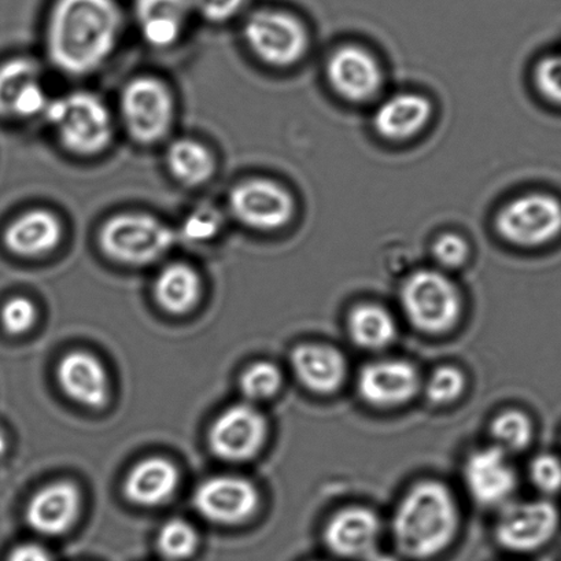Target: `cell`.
<instances>
[{"label":"cell","instance_id":"31","mask_svg":"<svg viewBox=\"0 0 561 561\" xmlns=\"http://www.w3.org/2000/svg\"><path fill=\"white\" fill-rule=\"evenodd\" d=\"M466 386V375L461 369L454 365H443L430 375L427 382L424 383V393L432 404L446 407L460 399Z\"/></svg>","mask_w":561,"mask_h":561},{"label":"cell","instance_id":"5","mask_svg":"<svg viewBox=\"0 0 561 561\" xmlns=\"http://www.w3.org/2000/svg\"><path fill=\"white\" fill-rule=\"evenodd\" d=\"M178 233L150 215L124 214L103 222L98 243L108 259L125 265H149L169 253Z\"/></svg>","mask_w":561,"mask_h":561},{"label":"cell","instance_id":"22","mask_svg":"<svg viewBox=\"0 0 561 561\" xmlns=\"http://www.w3.org/2000/svg\"><path fill=\"white\" fill-rule=\"evenodd\" d=\"M57 378L69 399L90 408H102L108 400V377L100 359L85 352L67 354L59 362Z\"/></svg>","mask_w":561,"mask_h":561},{"label":"cell","instance_id":"29","mask_svg":"<svg viewBox=\"0 0 561 561\" xmlns=\"http://www.w3.org/2000/svg\"><path fill=\"white\" fill-rule=\"evenodd\" d=\"M198 534L190 523L171 520L165 523L158 533V550L163 558L172 561H182L192 558L197 552Z\"/></svg>","mask_w":561,"mask_h":561},{"label":"cell","instance_id":"30","mask_svg":"<svg viewBox=\"0 0 561 561\" xmlns=\"http://www.w3.org/2000/svg\"><path fill=\"white\" fill-rule=\"evenodd\" d=\"M283 385L282 370L271 362H257L244 370L241 378V390L252 402L271 400L279 393Z\"/></svg>","mask_w":561,"mask_h":561},{"label":"cell","instance_id":"19","mask_svg":"<svg viewBox=\"0 0 561 561\" xmlns=\"http://www.w3.org/2000/svg\"><path fill=\"white\" fill-rule=\"evenodd\" d=\"M432 117L433 105L427 96L402 92L380 103L373 123L380 138L401 144L422 134Z\"/></svg>","mask_w":561,"mask_h":561},{"label":"cell","instance_id":"26","mask_svg":"<svg viewBox=\"0 0 561 561\" xmlns=\"http://www.w3.org/2000/svg\"><path fill=\"white\" fill-rule=\"evenodd\" d=\"M197 271L183 263L167 265L156 277L154 297L163 310L172 314L190 312L201 297Z\"/></svg>","mask_w":561,"mask_h":561},{"label":"cell","instance_id":"34","mask_svg":"<svg viewBox=\"0 0 561 561\" xmlns=\"http://www.w3.org/2000/svg\"><path fill=\"white\" fill-rule=\"evenodd\" d=\"M36 321V308L31 299L15 297L3 305L0 323L12 335L25 334Z\"/></svg>","mask_w":561,"mask_h":561},{"label":"cell","instance_id":"15","mask_svg":"<svg viewBox=\"0 0 561 561\" xmlns=\"http://www.w3.org/2000/svg\"><path fill=\"white\" fill-rule=\"evenodd\" d=\"M382 530V520L377 512L367 506H347L327 523L324 542L337 558L367 560L377 553Z\"/></svg>","mask_w":561,"mask_h":561},{"label":"cell","instance_id":"17","mask_svg":"<svg viewBox=\"0 0 561 561\" xmlns=\"http://www.w3.org/2000/svg\"><path fill=\"white\" fill-rule=\"evenodd\" d=\"M50 103L41 69L28 58H14L0 65V117L43 116Z\"/></svg>","mask_w":561,"mask_h":561},{"label":"cell","instance_id":"23","mask_svg":"<svg viewBox=\"0 0 561 561\" xmlns=\"http://www.w3.org/2000/svg\"><path fill=\"white\" fill-rule=\"evenodd\" d=\"M193 0H136L135 15L144 39L150 46L165 48L174 45L183 34Z\"/></svg>","mask_w":561,"mask_h":561},{"label":"cell","instance_id":"35","mask_svg":"<svg viewBox=\"0 0 561 561\" xmlns=\"http://www.w3.org/2000/svg\"><path fill=\"white\" fill-rule=\"evenodd\" d=\"M470 255V247L465 238L446 232L433 243V257L443 270H457L465 265Z\"/></svg>","mask_w":561,"mask_h":561},{"label":"cell","instance_id":"10","mask_svg":"<svg viewBox=\"0 0 561 561\" xmlns=\"http://www.w3.org/2000/svg\"><path fill=\"white\" fill-rule=\"evenodd\" d=\"M559 525V511L550 501L508 503L495 523V539L510 552H534L554 537Z\"/></svg>","mask_w":561,"mask_h":561},{"label":"cell","instance_id":"3","mask_svg":"<svg viewBox=\"0 0 561 561\" xmlns=\"http://www.w3.org/2000/svg\"><path fill=\"white\" fill-rule=\"evenodd\" d=\"M43 117L73 154L96 156L111 145L113 122L105 102L87 91L50 100Z\"/></svg>","mask_w":561,"mask_h":561},{"label":"cell","instance_id":"25","mask_svg":"<svg viewBox=\"0 0 561 561\" xmlns=\"http://www.w3.org/2000/svg\"><path fill=\"white\" fill-rule=\"evenodd\" d=\"M347 331L354 345L378 352L393 345L399 327L388 309L377 304H362L348 314Z\"/></svg>","mask_w":561,"mask_h":561},{"label":"cell","instance_id":"8","mask_svg":"<svg viewBox=\"0 0 561 561\" xmlns=\"http://www.w3.org/2000/svg\"><path fill=\"white\" fill-rule=\"evenodd\" d=\"M495 231L517 248L543 247L561 233V203L549 194L520 195L500 209Z\"/></svg>","mask_w":561,"mask_h":561},{"label":"cell","instance_id":"6","mask_svg":"<svg viewBox=\"0 0 561 561\" xmlns=\"http://www.w3.org/2000/svg\"><path fill=\"white\" fill-rule=\"evenodd\" d=\"M243 36L254 56L274 68L294 67L307 56L310 46L307 26L282 10H260L250 15Z\"/></svg>","mask_w":561,"mask_h":561},{"label":"cell","instance_id":"39","mask_svg":"<svg viewBox=\"0 0 561 561\" xmlns=\"http://www.w3.org/2000/svg\"><path fill=\"white\" fill-rule=\"evenodd\" d=\"M364 561H400V560L393 558V556H390V554L374 553L373 556H369V558L367 560H364Z\"/></svg>","mask_w":561,"mask_h":561},{"label":"cell","instance_id":"24","mask_svg":"<svg viewBox=\"0 0 561 561\" xmlns=\"http://www.w3.org/2000/svg\"><path fill=\"white\" fill-rule=\"evenodd\" d=\"M178 484V468L162 457H151L138 462L129 471L125 479L124 493L130 503L157 506L172 497Z\"/></svg>","mask_w":561,"mask_h":561},{"label":"cell","instance_id":"37","mask_svg":"<svg viewBox=\"0 0 561 561\" xmlns=\"http://www.w3.org/2000/svg\"><path fill=\"white\" fill-rule=\"evenodd\" d=\"M247 0H193L194 12L211 23H225L243 8Z\"/></svg>","mask_w":561,"mask_h":561},{"label":"cell","instance_id":"18","mask_svg":"<svg viewBox=\"0 0 561 561\" xmlns=\"http://www.w3.org/2000/svg\"><path fill=\"white\" fill-rule=\"evenodd\" d=\"M290 362L298 382L310 393L331 396L346 382V357L340 348L325 343H301L294 348Z\"/></svg>","mask_w":561,"mask_h":561},{"label":"cell","instance_id":"16","mask_svg":"<svg viewBox=\"0 0 561 561\" xmlns=\"http://www.w3.org/2000/svg\"><path fill=\"white\" fill-rule=\"evenodd\" d=\"M194 505L206 519L239 525L259 510L260 494L248 479L216 477L201 484L194 494Z\"/></svg>","mask_w":561,"mask_h":561},{"label":"cell","instance_id":"2","mask_svg":"<svg viewBox=\"0 0 561 561\" xmlns=\"http://www.w3.org/2000/svg\"><path fill=\"white\" fill-rule=\"evenodd\" d=\"M460 510L445 483L426 479L408 490L397 505L391 534L397 549L411 560H428L455 541Z\"/></svg>","mask_w":561,"mask_h":561},{"label":"cell","instance_id":"11","mask_svg":"<svg viewBox=\"0 0 561 561\" xmlns=\"http://www.w3.org/2000/svg\"><path fill=\"white\" fill-rule=\"evenodd\" d=\"M332 91L343 101L368 103L383 89L385 73L378 58L367 48L346 45L336 48L325 65Z\"/></svg>","mask_w":561,"mask_h":561},{"label":"cell","instance_id":"12","mask_svg":"<svg viewBox=\"0 0 561 561\" xmlns=\"http://www.w3.org/2000/svg\"><path fill=\"white\" fill-rule=\"evenodd\" d=\"M268 434L257 408L239 404L228 408L211 424L209 445L219 459L239 462L253 459L263 449Z\"/></svg>","mask_w":561,"mask_h":561},{"label":"cell","instance_id":"36","mask_svg":"<svg viewBox=\"0 0 561 561\" xmlns=\"http://www.w3.org/2000/svg\"><path fill=\"white\" fill-rule=\"evenodd\" d=\"M530 478L534 486L545 494H554L561 490V460L558 456L542 454L534 457L530 465Z\"/></svg>","mask_w":561,"mask_h":561},{"label":"cell","instance_id":"20","mask_svg":"<svg viewBox=\"0 0 561 561\" xmlns=\"http://www.w3.org/2000/svg\"><path fill=\"white\" fill-rule=\"evenodd\" d=\"M81 497L70 482H57L43 488L26 508V522L45 536H61L78 520Z\"/></svg>","mask_w":561,"mask_h":561},{"label":"cell","instance_id":"1","mask_svg":"<svg viewBox=\"0 0 561 561\" xmlns=\"http://www.w3.org/2000/svg\"><path fill=\"white\" fill-rule=\"evenodd\" d=\"M122 28L116 0H57L48 21V58L65 75L94 73L111 58Z\"/></svg>","mask_w":561,"mask_h":561},{"label":"cell","instance_id":"38","mask_svg":"<svg viewBox=\"0 0 561 561\" xmlns=\"http://www.w3.org/2000/svg\"><path fill=\"white\" fill-rule=\"evenodd\" d=\"M8 561H53L50 553L36 543H24L14 548Z\"/></svg>","mask_w":561,"mask_h":561},{"label":"cell","instance_id":"13","mask_svg":"<svg viewBox=\"0 0 561 561\" xmlns=\"http://www.w3.org/2000/svg\"><path fill=\"white\" fill-rule=\"evenodd\" d=\"M422 389L415 365L405 359H379L364 365L357 377V391L365 404L393 410L415 399Z\"/></svg>","mask_w":561,"mask_h":561},{"label":"cell","instance_id":"27","mask_svg":"<svg viewBox=\"0 0 561 561\" xmlns=\"http://www.w3.org/2000/svg\"><path fill=\"white\" fill-rule=\"evenodd\" d=\"M167 167L178 182L198 187L214 176L215 158L203 144L194 139H178L167 150Z\"/></svg>","mask_w":561,"mask_h":561},{"label":"cell","instance_id":"14","mask_svg":"<svg viewBox=\"0 0 561 561\" xmlns=\"http://www.w3.org/2000/svg\"><path fill=\"white\" fill-rule=\"evenodd\" d=\"M508 456L494 445L468 456L462 476L468 493L477 504L492 508L511 503L517 476Z\"/></svg>","mask_w":561,"mask_h":561},{"label":"cell","instance_id":"4","mask_svg":"<svg viewBox=\"0 0 561 561\" xmlns=\"http://www.w3.org/2000/svg\"><path fill=\"white\" fill-rule=\"evenodd\" d=\"M400 301L407 320L427 335L454 330L462 314L459 288L438 270L412 272L401 287Z\"/></svg>","mask_w":561,"mask_h":561},{"label":"cell","instance_id":"9","mask_svg":"<svg viewBox=\"0 0 561 561\" xmlns=\"http://www.w3.org/2000/svg\"><path fill=\"white\" fill-rule=\"evenodd\" d=\"M228 208L244 227L255 231H279L296 215V199L282 184L270 179H250L236 185Z\"/></svg>","mask_w":561,"mask_h":561},{"label":"cell","instance_id":"33","mask_svg":"<svg viewBox=\"0 0 561 561\" xmlns=\"http://www.w3.org/2000/svg\"><path fill=\"white\" fill-rule=\"evenodd\" d=\"M534 81L545 100L561 106V54L543 57L534 69Z\"/></svg>","mask_w":561,"mask_h":561},{"label":"cell","instance_id":"7","mask_svg":"<svg viewBox=\"0 0 561 561\" xmlns=\"http://www.w3.org/2000/svg\"><path fill=\"white\" fill-rule=\"evenodd\" d=\"M119 112L127 133L140 145L162 140L172 128L174 101L161 80L141 76L124 87Z\"/></svg>","mask_w":561,"mask_h":561},{"label":"cell","instance_id":"40","mask_svg":"<svg viewBox=\"0 0 561 561\" xmlns=\"http://www.w3.org/2000/svg\"><path fill=\"white\" fill-rule=\"evenodd\" d=\"M8 449V438L4 435L3 430L0 428V456L4 455V451Z\"/></svg>","mask_w":561,"mask_h":561},{"label":"cell","instance_id":"28","mask_svg":"<svg viewBox=\"0 0 561 561\" xmlns=\"http://www.w3.org/2000/svg\"><path fill=\"white\" fill-rule=\"evenodd\" d=\"M493 445L506 455L517 454L531 444L534 427L525 412L508 410L501 412L490 424Z\"/></svg>","mask_w":561,"mask_h":561},{"label":"cell","instance_id":"21","mask_svg":"<svg viewBox=\"0 0 561 561\" xmlns=\"http://www.w3.org/2000/svg\"><path fill=\"white\" fill-rule=\"evenodd\" d=\"M62 237V222L53 211L32 209L10 222L3 233V242L15 255L36 259L56 250Z\"/></svg>","mask_w":561,"mask_h":561},{"label":"cell","instance_id":"32","mask_svg":"<svg viewBox=\"0 0 561 561\" xmlns=\"http://www.w3.org/2000/svg\"><path fill=\"white\" fill-rule=\"evenodd\" d=\"M221 225V216L214 208H198L185 217L180 236L188 242L210 241L220 232Z\"/></svg>","mask_w":561,"mask_h":561}]
</instances>
